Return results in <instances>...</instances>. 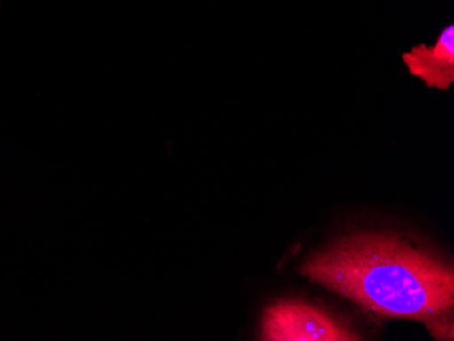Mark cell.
Returning a JSON list of instances; mask_svg holds the SVG:
<instances>
[{
	"mask_svg": "<svg viewBox=\"0 0 454 341\" xmlns=\"http://www.w3.org/2000/svg\"><path fill=\"white\" fill-rule=\"evenodd\" d=\"M298 271L379 317L419 320L428 329L454 306L451 264L390 234L343 236Z\"/></svg>",
	"mask_w": 454,
	"mask_h": 341,
	"instance_id": "6da1fadb",
	"label": "cell"
},
{
	"mask_svg": "<svg viewBox=\"0 0 454 341\" xmlns=\"http://www.w3.org/2000/svg\"><path fill=\"white\" fill-rule=\"evenodd\" d=\"M260 340L358 341L362 336L305 300L279 299L262 312Z\"/></svg>",
	"mask_w": 454,
	"mask_h": 341,
	"instance_id": "7a4b0ae2",
	"label": "cell"
},
{
	"mask_svg": "<svg viewBox=\"0 0 454 341\" xmlns=\"http://www.w3.org/2000/svg\"><path fill=\"white\" fill-rule=\"evenodd\" d=\"M402 60L428 89L448 91L454 83V25L443 27L434 44L415 45L403 53Z\"/></svg>",
	"mask_w": 454,
	"mask_h": 341,
	"instance_id": "3957f363",
	"label": "cell"
}]
</instances>
